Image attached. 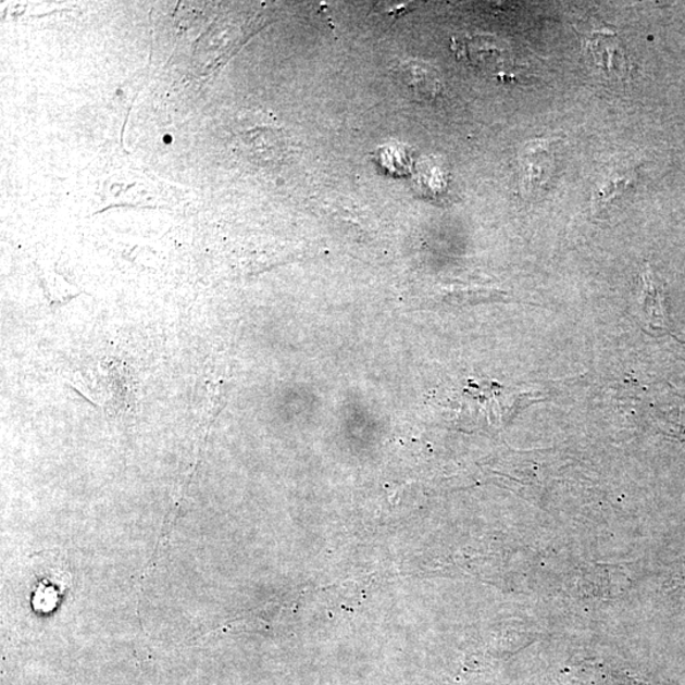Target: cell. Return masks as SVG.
Instances as JSON below:
<instances>
[{
	"label": "cell",
	"instance_id": "obj_3",
	"mask_svg": "<svg viewBox=\"0 0 685 685\" xmlns=\"http://www.w3.org/2000/svg\"><path fill=\"white\" fill-rule=\"evenodd\" d=\"M523 183L527 192H536L547 185L555 170L550 144L533 141L525 147L522 157Z\"/></svg>",
	"mask_w": 685,
	"mask_h": 685
},
{
	"label": "cell",
	"instance_id": "obj_4",
	"mask_svg": "<svg viewBox=\"0 0 685 685\" xmlns=\"http://www.w3.org/2000/svg\"><path fill=\"white\" fill-rule=\"evenodd\" d=\"M636 178L637 173L632 167L609 173L605 180H601L596 190H594V210L598 212L607 210L609 204L613 203L616 198L626 194L635 185Z\"/></svg>",
	"mask_w": 685,
	"mask_h": 685
},
{
	"label": "cell",
	"instance_id": "obj_7",
	"mask_svg": "<svg viewBox=\"0 0 685 685\" xmlns=\"http://www.w3.org/2000/svg\"><path fill=\"white\" fill-rule=\"evenodd\" d=\"M165 141H171V136H165Z\"/></svg>",
	"mask_w": 685,
	"mask_h": 685
},
{
	"label": "cell",
	"instance_id": "obj_2",
	"mask_svg": "<svg viewBox=\"0 0 685 685\" xmlns=\"http://www.w3.org/2000/svg\"><path fill=\"white\" fill-rule=\"evenodd\" d=\"M393 78L409 97L418 102H432L441 90L437 68L419 59L399 61L393 67Z\"/></svg>",
	"mask_w": 685,
	"mask_h": 685
},
{
	"label": "cell",
	"instance_id": "obj_1",
	"mask_svg": "<svg viewBox=\"0 0 685 685\" xmlns=\"http://www.w3.org/2000/svg\"><path fill=\"white\" fill-rule=\"evenodd\" d=\"M30 601L37 612L49 613L66 596L72 575L64 556L58 551H43L30 559Z\"/></svg>",
	"mask_w": 685,
	"mask_h": 685
},
{
	"label": "cell",
	"instance_id": "obj_8",
	"mask_svg": "<svg viewBox=\"0 0 685 685\" xmlns=\"http://www.w3.org/2000/svg\"><path fill=\"white\" fill-rule=\"evenodd\" d=\"M682 581H684V582H685V574L682 576Z\"/></svg>",
	"mask_w": 685,
	"mask_h": 685
},
{
	"label": "cell",
	"instance_id": "obj_6",
	"mask_svg": "<svg viewBox=\"0 0 685 685\" xmlns=\"http://www.w3.org/2000/svg\"><path fill=\"white\" fill-rule=\"evenodd\" d=\"M599 668L576 669V672L569 674L565 682L582 685H631L627 677L611 672H601Z\"/></svg>",
	"mask_w": 685,
	"mask_h": 685
},
{
	"label": "cell",
	"instance_id": "obj_5",
	"mask_svg": "<svg viewBox=\"0 0 685 685\" xmlns=\"http://www.w3.org/2000/svg\"><path fill=\"white\" fill-rule=\"evenodd\" d=\"M590 50L597 65L606 68L608 73L627 74L626 55L620 40H616L613 35H597L590 41Z\"/></svg>",
	"mask_w": 685,
	"mask_h": 685
}]
</instances>
